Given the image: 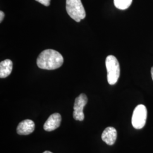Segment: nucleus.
Wrapping results in <instances>:
<instances>
[{"mask_svg":"<svg viewBox=\"0 0 153 153\" xmlns=\"http://www.w3.org/2000/svg\"><path fill=\"white\" fill-rule=\"evenodd\" d=\"M61 116L59 113H55L51 115L44 125V129L45 131H53L60 126Z\"/></svg>","mask_w":153,"mask_h":153,"instance_id":"423d86ee","label":"nucleus"},{"mask_svg":"<svg viewBox=\"0 0 153 153\" xmlns=\"http://www.w3.org/2000/svg\"><path fill=\"white\" fill-rule=\"evenodd\" d=\"M5 17V14L2 11H0V22H2V21L4 20V18Z\"/></svg>","mask_w":153,"mask_h":153,"instance_id":"f8f14e48","label":"nucleus"},{"mask_svg":"<svg viewBox=\"0 0 153 153\" xmlns=\"http://www.w3.org/2000/svg\"><path fill=\"white\" fill-rule=\"evenodd\" d=\"M88 103V98L84 94H80L75 99L74 104V112L73 118L74 120L78 121H83L85 119L83 114V108Z\"/></svg>","mask_w":153,"mask_h":153,"instance_id":"39448f33","label":"nucleus"},{"mask_svg":"<svg viewBox=\"0 0 153 153\" xmlns=\"http://www.w3.org/2000/svg\"><path fill=\"white\" fill-rule=\"evenodd\" d=\"M151 74H152V78L153 80V66L151 69Z\"/></svg>","mask_w":153,"mask_h":153,"instance_id":"ddd939ff","label":"nucleus"},{"mask_svg":"<svg viewBox=\"0 0 153 153\" xmlns=\"http://www.w3.org/2000/svg\"><path fill=\"white\" fill-rule=\"evenodd\" d=\"M115 7L120 10L127 9L132 3V0H114Z\"/></svg>","mask_w":153,"mask_h":153,"instance_id":"9d476101","label":"nucleus"},{"mask_svg":"<svg viewBox=\"0 0 153 153\" xmlns=\"http://www.w3.org/2000/svg\"><path fill=\"white\" fill-rule=\"evenodd\" d=\"M66 9L73 19L79 22L86 17V12L81 0H66Z\"/></svg>","mask_w":153,"mask_h":153,"instance_id":"7ed1b4c3","label":"nucleus"},{"mask_svg":"<svg viewBox=\"0 0 153 153\" xmlns=\"http://www.w3.org/2000/svg\"><path fill=\"white\" fill-rule=\"evenodd\" d=\"M117 138V131L115 128L109 126L104 129L102 134V140L108 145L115 143Z\"/></svg>","mask_w":153,"mask_h":153,"instance_id":"6e6552de","label":"nucleus"},{"mask_svg":"<svg viewBox=\"0 0 153 153\" xmlns=\"http://www.w3.org/2000/svg\"><path fill=\"white\" fill-rule=\"evenodd\" d=\"M35 130V123L31 120L21 121L17 126L16 132L19 135H28L32 133Z\"/></svg>","mask_w":153,"mask_h":153,"instance_id":"0eeeda50","label":"nucleus"},{"mask_svg":"<svg viewBox=\"0 0 153 153\" xmlns=\"http://www.w3.org/2000/svg\"><path fill=\"white\" fill-rule=\"evenodd\" d=\"M36 62L40 69L54 70L62 66L64 59L59 52L53 49H46L39 55Z\"/></svg>","mask_w":153,"mask_h":153,"instance_id":"f257e3e1","label":"nucleus"},{"mask_svg":"<svg viewBox=\"0 0 153 153\" xmlns=\"http://www.w3.org/2000/svg\"><path fill=\"white\" fill-rule=\"evenodd\" d=\"M147 114V109L144 105L140 104L135 108L131 118V124L135 129H140L144 127L146 121Z\"/></svg>","mask_w":153,"mask_h":153,"instance_id":"20e7f679","label":"nucleus"},{"mask_svg":"<svg viewBox=\"0 0 153 153\" xmlns=\"http://www.w3.org/2000/svg\"><path fill=\"white\" fill-rule=\"evenodd\" d=\"M107 81L111 85L116 84L120 76V68L119 61L114 56L109 55L105 59Z\"/></svg>","mask_w":153,"mask_h":153,"instance_id":"f03ea898","label":"nucleus"},{"mask_svg":"<svg viewBox=\"0 0 153 153\" xmlns=\"http://www.w3.org/2000/svg\"><path fill=\"white\" fill-rule=\"evenodd\" d=\"M36 1L45 6H48L50 5V2H51V0H36Z\"/></svg>","mask_w":153,"mask_h":153,"instance_id":"9b49d317","label":"nucleus"},{"mask_svg":"<svg viewBox=\"0 0 153 153\" xmlns=\"http://www.w3.org/2000/svg\"><path fill=\"white\" fill-rule=\"evenodd\" d=\"M43 153H52V152H49V151H45V152H44Z\"/></svg>","mask_w":153,"mask_h":153,"instance_id":"4468645a","label":"nucleus"},{"mask_svg":"<svg viewBox=\"0 0 153 153\" xmlns=\"http://www.w3.org/2000/svg\"><path fill=\"white\" fill-rule=\"evenodd\" d=\"M13 69V62L10 60L6 59L0 63V78H5L11 74Z\"/></svg>","mask_w":153,"mask_h":153,"instance_id":"1a4fd4ad","label":"nucleus"}]
</instances>
